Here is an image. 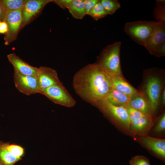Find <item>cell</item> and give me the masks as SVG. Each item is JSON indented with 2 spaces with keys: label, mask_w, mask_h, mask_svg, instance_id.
Returning a JSON list of instances; mask_svg holds the SVG:
<instances>
[{
  "label": "cell",
  "mask_w": 165,
  "mask_h": 165,
  "mask_svg": "<svg viewBox=\"0 0 165 165\" xmlns=\"http://www.w3.org/2000/svg\"><path fill=\"white\" fill-rule=\"evenodd\" d=\"M72 85L77 94L92 105L106 100L112 88L108 75L95 63L87 65L77 72Z\"/></svg>",
  "instance_id": "1"
},
{
  "label": "cell",
  "mask_w": 165,
  "mask_h": 165,
  "mask_svg": "<svg viewBox=\"0 0 165 165\" xmlns=\"http://www.w3.org/2000/svg\"><path fill=\"white\" fill-rule=\"evenodd\" d=\"M121 46L120 42L108 45L97 58L95 63L108 75L123 76L120 61Z\"/></svg>",
  "instance_id": "2"
},
{
  "label": "cell",
  "mask_w": 165,
  "mask_h": 165,
  "mask_svg": "<svg viewBox=\"0 0 165 165\" xmlns=\"http://www.w3.org/2000/svg\"><path fill=\"white\" fill-rule=\"evenodd\" d=\"M157 69L146 70L148 75L145 78L142 90L140 92L148 101L155 112L160 104L161 94L164 88L163 81L158 75Z\"/></svg>",
  "instance_id": "3"
},
{
  "label": "cell",
  "mask_w": 165,
  "mask_h": 165,
  "mask_svg": "<svg viewBox=\"0 0 165 165\" xmlns=\"http://www.w3.org/2000/svg\"><path fill=\"white\" fill-rule=\"evenodd\" d=\"M93 105L113 123L129 134L130 122L126 107L115 106L107 100L96 102Z\"/></svg>",
  "instance_id": "4"
},
{
  "label": "cell",
  "mask_w": 165,
  "mask_h": 165,
  "mask_svg": "<svg viewBox=\"0 0 165 165\" xmlns=\"http://www.w3.org/2000/svg\"><path fill=\"white\" fill-rule=\"evenodd\" d=\"M156 21L140 20L128 22L124 26V31L137 43L145 46L151 36Z\"/></svg>",
  "instance_id": "5"
},
{
  "label": "cell",
  "mask_w": 165,
  "mask_h": 165,
  "mask_svg": "<svg viewBox=\"0 0 165 165\" xmlns=\"http://www.w3.org/2000/svg\"><path fill=\"white\" fill-rule=\"evenodd\" d=\"M22 9L6 11L3 21L7 24L8 31L4 37L5 44L7 45L16 39L22 22Z\"/></svg>",
  "instance_id": "6"
},
{
  "label": "cell",
  "mask_w": 165,
  "mask_h": 165,
  "mask_svg": "<svg viewBox=\"0 0 165 165\" xmlns=\"http://www.w3.org/2000/svg\"><path fill=\"white\" fill-rule=\"evenodd\" d=\"M39 93L53 102L65 107H72L76 104L75 101L63 84L54 85L40 90Z\"/></svg>",
  "instance_id": "7"
},
{
  "label": "cell",
  "mask_w": 165,
  "mask_h": 165,
  "mask_svg": "<svg viewBox=\"0 0 165 165\" xmlns=\"http://www.w3.org/2000/svg\"><path fill=\"white\" fill-rule=\"evenodd\" d=\"M13 79L16 88L28 96L39 93L37 77L21 74L14 71Z\"/></svg>",
  "instance_id": "8"
},
{
  "label": "cell",
  "mask_w": 165,
  "mask_h": 165,
  "mask_svg": "<svg viewBox=\"0 0 165 165\" xmlns=\"http://www.w3.org/2000/svg\"><path fill=\"white\" fill-rule=\"evenodd\" d=\"M138 140L152 153L163 162L165 160V139L148 135L138 136Z\"/></svg>",
  "instance_id": "9"
},
{
  "label": "cell",
  "mask_w": 165,
  "mask_h": 165,
  "mask_svg": "<svg viewBox=\"0 0 165 165\" xmlns=\"http://www.w3.org/2000/svg\"><path fill=\"white\" fill-rule=\"evenodd\" d=\"M38 69L37 78L39 91L53 86L63 84L55 70L44 66H41Z\"/></svg>",
  "instance_id": "10"
},
{
  "label": "cell",
  "mask_w": 165,
  "mask_h": 165,
  "mask_svg": "<svg viewBox=\"0 0 165 165\" xmlns=\"http://www.w3.org/2000/svg\"><path fill=\"white\" fill-rule=\"evenodd\" d=\"M52 0H27L22 11L23 27L29 22L32 18L40 12L48 3Z\"/></svg>",
  "instance_id": "11"
},
{
  "label": "cell",
  "mask_w": 165,
  "mask_h": 165,
  "mask_svg": "<svg viewBox=\"0 0 165 165\" xmlns=\"http://www.w3.org/2000/svg\"><path fill=\"white\" fill-rule=\"evenodd\" d=\"M153 125L152 117L146 116L139 118L130 122L129 134L138 136L148 135Z\"/></svg>",
  "instance_id": "12"
},
{
  "label": "cell",
  "mask_w": 165,
  "mask_h": 165,
  "mask_svg": "<svg viewBox=\"0 0 165 165\" xmlns=\"http://www.w3.org/2000/svg\"><path fill=\"white\" fill-rule=\"evenodd\" d=\"M7 57L13 66L14 71L23 75L38 77L39 71L38 68L30 65L14 53L8 54Z\"/></svg>",
  "instance_id": "13"
},
{
  "label": "cell",
  "mask_w": 165,
  "mask_h": 165,
  "mask_svg": "<svg viewBox=\"0 0 165 165\" xmlns=\"http://www.w3.org/2000/svg\"><path fill=\"white\" fill-rule=\"evenodd\" d=\"M165 41V22L156 21L153 30L144 46L150 53L157 46Z\"/></svg>",
  "instance_id": "14"
},
{
  "label": "cell",
  "mask_w": 165,
  "mask_h": 165,
  "mask_svg": "<svg viewBox=\"0 0 165 165\" xmlns=\"http://www.w3.org/2000/svg\"><path fill=\"white\" fill-rule=\"evenodd\" d=\"M108 75L113 88L119 92L131 97L139 92L127 81L123 76Z\"/></svg>",
  "instance_id": "15"
},
{
  "label": "cell",
  "mask_w": 165,
  "mask_h": 165,
  "mask_svg": "<svg viewBox=\"0 0 165 165\" xmlns=\"http://www.w3.org/2000/svg\"><path fill=\"white\" fill-rule=\"evenodd\" d=\"M128 106L152 118L155 112L148 101L139 91L131 97Z\"/></svg>",
  "instance_id": "16"
},
{
  "label": "cell",
  "mask_w": 165,
  "mask_h": 165,
  "mask_svg": "<svg viewBox=\"0 0 165 165\" xmlns=\"http://www.w3.org/2000/svg\"><path fill=\"white\" fill-rule=\"evenodd\" d=\"M131 98L112 87L106 100L115 106L126 107L128 106Z\"/></svg>",
  "instance_id": "17"
},
{
  "label": "cell",
  "mask_w": 165,
  "mask_h": 165,
  "mask_svg": "<svg viewBox=\"0 0 165 165\" xmlns=\"http://www.w3.org/2000/svg\"><path fill=\"white\" fill-rule=\"evenodd\" d=\"M7 143L0 141V164L1 165H14L21 159L16 157L8 149Z\"/></svg>",
  "instance_id": "18"
},
{
  "label": "cell",
  "mask_w": 165,
  "mask_h": 165,
  "mask_svg": "<svg viewBox=\"0 0 165 165\" xmlns=\"http://www.w3.org/2000/svg\"><path fill=\"white\" fill-rule=\"evenodd\" d=\"M67 9L76 19H82L86 15L83 0H72Z\"/></svg>",
  "instance_id": "19"
},
{
  "label": "cell",
  "mask_w": 165,
  "mask_h": 165,
  "mask_svg": "<svg viewBox=\"0 0 165 165\" xmlns=\"http://www.w3.org/2000/svg\"><path fill=\"white\" fill-rule=\"evenodd\" d=\"M153 15L158 22H165V1L156 0Z\"/></svg>",
  "instance_id": "20"
},
{
  "label": "cell",
  "mask_w": 165,
  "mask_h": 165,
  "mask_svg": "<svg viewBox=\"0 0 165 165\" xmlns=\"http://www.w3.org/2000/svg\"><path fill=\"white\" fill-rule=\"evenodd\" d=\"M100 1L108 15H112L120 7L117 0H100Z\"/></svg>",
  "instance_id": "21"
},
{
  "label": "cell",
  "mask_w": 165,
  "mask_h": 165,
  "mask_svg": "<svg viewBox=\"0 0 165 165\" xmlns=\"http://www.w3.org/2000/svg\"><path fill=\"white\" fill-rule=\"evenodd\" d=\"M88 15L90 16L96 21L108 15L100 3V0L90 10Z\"/></svg>",
  "instance_id": "22"
},
{
  "label": "cell",
  "mask_w": 165,
  "mask_h": 165,
  "mask_svg": "<svg viewBox=\"0 0 165 165\" xmlns=\"http://www.w3.org/2000/svg\"><path fill=\"white\" fill-rule=\"evenodd\" d=\"M27 0H2L5 11L22 9Z\"/></svg>",
  "instance_id": "23"
},
{
  "label": "cell",
  "mask_w": 165,
  "mask_h": 165,
  "mask_svg": "<svg viewBox=\"0 0 165 165\" xmlns=\"http://www.w3.org/2000/svg\"><path fill=\"white\" fill-rule=\"evenodd\" d=\"M7 147L8 150L14 156L22 159L24 153V149L22 147L15 144L7 143Z\"/></svg>",
  "instance_id": "24"
},
{
  "label": "cell",
  "mask_w": 165,
  "mask_h": 165,
  "mask_svg": "<svg viewBox=\"0 0 165 165\" xmlns=\"http://www.w3.org/2000/svg\"><path fill=\"white\" fill-rule=\"evenodd\" d=\"M129 164L130 165H151L149 159L142 155L132 157L129 161Z\"/></svg>",
  "instance_id": "25"
},
{
  "label": "cell",
  "mask_w": 165,
  "mask_h": 165,
  "mask_svg": "<svg viewBox=\"0 0 165 165\" xmlns=\"http://www.w3.org/2000/svg\"><path fill=\"white\" fill-rule=\"evenodd\" d=\"M165 130V114L163 112L157 119L154 129V133L159 134L164 131Z\"/></svg>",
  "instance_id": "26"
},
{
  "label": "cell",
  "mask_w": 165,
  "mask_h": 165,
  "mask_svg": "<svg viewBox=\"0 0 165 165\" xmlns=\"http://www.w3.org/2000/svg\"><path fill=\"white\" fill-rule=\"evenodd\" d=\"M126 108L128 113L130 122V121L139 118L147 116L141 112L129 106H127Z\"/></svg>",
  "instance_id": "27"
},
{
  "label": "cell",
  "mask_w": 165,
  "mask_h": 165,
  "mask_svg": "<svg viewBox=\"0 0 165 165\" xmlns=\"http://www.w3.org/2000/svg\"><path fill=\"white\" fill-rule=\"evenodd\" d=\"M150 54L156 57H160L165 55V41L156 46Z\"/></svg>",
  "instance_id": "28"
},
{
  "label": "cell",
  "mask_w": 165,
  "mask_h": 165,
  "mask_svg": "<svg viewBox=\"0 0 165 165\" xmlns=\"http://www.w3.org/2000/svg\"><path fill=\"white\" fill-rule=\"evenodd\" d=\"M99 0H83L86 15H88L90 10L95 6Z\"/></svg>",
  "instance_id": "29"
},
{
  "label": "cell",
  "mask_w": 165,
  "mask_h": 165,
  "mask_svg": "<svg viewBox=\"0 0 165 165\" xmlns=\"http://www.w3.org/2000/svg\"><path fill=\"white\" fill-rule=\"evenodd\" d=\"M72 0H52L53 2L59 6L62 9H67Z\"/></svg>",
  "instance_id": "30"
},
{
  "label": "cell",
  "mask_w": 165,
  "mask_h": 165,
  "mask_svg": "<svg viewBox=\"0 0 165 165\" xmlns=\"http://www.w3.org/2000/svg\"><path fill=\"white\" fill-rule=\"evenodd\" d=\"M8 31V26L4 21L1 22L0 24V33L5 34Z\"/></svg>",
  "instance_id": "31"
},
{
  "label": "cell",
  "mask_w": 165,
  "mask_h": 165,
  "mask_svg": "<svg viewBox=\"0 0 165 165\" xmlns=\"http://www.w3.org/2000/svg\"><path fill=\"white\" fill-rule=\"evenodd\" d=\"M5 12L2 4V0H0V21L1 22L4 20Z\"/></svg>",
  "instance_id": "32"
},
{
  "label": "cell",
  "mask_w": 165,
  "mask_h": 165,
  "mask_svg": "<svg viewBox=\"0 0 165 165\" xmlns=\"http://www.w3.org/2000/svg\"><path fill=\"white\" fill-rule=\"evenodd\" d=\"M160 102L163 105H164L165 104V87L163 88L161 96Z\"/></svg>",
  "instance_id": "33"
},
{
  "label": "cell",
  "mask_w": 165,
  "mask_h": 165,
  "mask_svg": "<svg viewBox=\"0 0 165 165\" xmlns=\"http://www.w3.org/2000/svg\"><path fill=\"white\" fill-rule=\"evenodd\" d=\"M1 21H0V23H1Z\"/></svg>",
  "instance_id": "34"
},
{
  "label": "cell",
  "mask_w": 165,
  "mask_h": 165,
  "mask_svg": "<svg viewBox=\"0 0 165 165\" xmlns=\"http://www.w3.org/2000/svg\"><path fill=\"white\" fill-rule=\"evenodd\" d=\"M0 165H1L0 164Z\"/></svg>",
  "instance_id": "35"
}]
</instances>
